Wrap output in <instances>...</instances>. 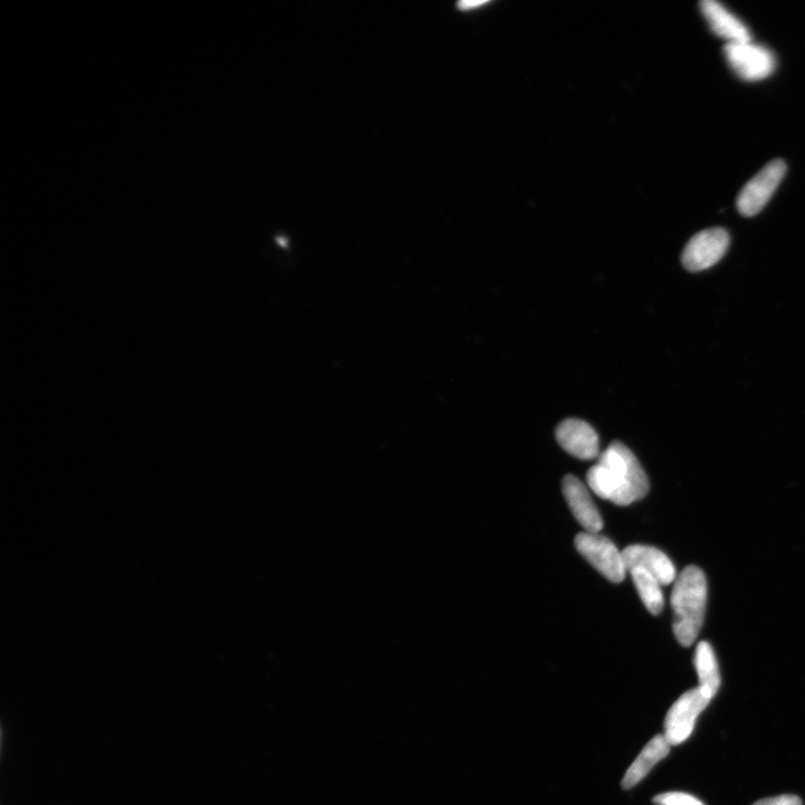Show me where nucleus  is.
Returning a JSON list of instances; mask_svg holds the SVG:
<instances>
[{"label":"nucleus","instance_id":"f257e3e1","mask_svg":"<svg viewBox=\"0 0 805 805\" xmlns=\"http://www.w3.org/2000/svg\"><path fill=\"white\" fill-rule=\"evenodd\" d=\"M596 496L625 507L647 496L649 480L634 454L620 442L602 452L586 476Z\"/></svg>","mask_w":805,"mask_h":805},{"label":"nucleus","instance_id":"f03ea898","mask_svg":"<svg viewBox=\"0 0 805 805\" xmlns=\"http://www.w3.org/2000/svg\"><path fill=\"white\" fill-rule=\"evenodd\" d=\"M674 632L681 646L693 644L703 627L707 605V581L697 566H688L675 581L671 594Z\"/></svg>","mask_w":805,"mask_h":805},{"label":"nucleus","instance_id":"7ed1b4c3","mask_svg":"<svg viewBox=\"0 0 805 805\" xmlns=\"http://www.w3.org/2000/svg\"><path fill=\"white\" fill-rule=\"evenodd\" d=\"M577 551L613 583H621L628 573L622 552L610 538L593 533H581L575 538Z\"/></svg>","mask_w":805,"mask_h":805},{"label":"nucleus","instance_id":"20e7f679","mask_svg":"<svg viewBox=\"0 0 805 805\" xmlns=\"http://www.w3.org/2000/svg\"><path fill=\"white\" fill-rule=\"evenodd\" d=\"M724 55L737 77L747 82L769 78L776 68L774 54L752 41L727 43Z\"/></svg>","mask_w":805,"mask_h":805},{"label":"nucleus","instance_id":"39448f33","mask_svg":"<svg viewBox=\"0 0 805 805\" xmlns=\"http://www.w3.org/2000/svg\"><path fill=\"white\" fill-rule=\"evenodd\" d=\"M710 699L699 687L686 691L671 706L665 721V737L671 746L683 744L693 734L698 716Z\"/></svg>","mask_w":805,"mask_h":805},{"label":"nucleus","instance_id":"423d86ee","mask_svg":"<svg viewBox=\"0 0 805 805\" xmlns=\"http://www.w3.org/2000/svg\"><path fill=\"white\" fill-rule=\"evenodd\" d=\"M785 173L786 164L784 160L775 159L770 164H767L759 174L743 187L742 192L738 195V212L746 217L759 214L771 200Z\"/></svg>","mask_w":805,"mask_h":805},{"label":"nucleus","instance_id":"0eeeda50","mask_svg":"<svg viewBox=\"0 0 805 805\" xmlns=\"http://www.w3.org/2000/svg\"><path fill=\"white\" fill-rule=\"evenodd\" d=\"M729 234L724 229H709L699 232L691 239L683 253L684 267L691 272L704 271L714 267L727 252Z\"/></svg>","mask_w":805,"mask_h":805},{"label":"nucleus","instance_id":"6e6552de","mask_svg":"<svg viewBox=\"0 0 805 805\" xmlns=\"http://www.w3.org/2000/svg\"><path fill=\"white\" fill-rule=\"evenodd\" d=\"M556 438L561 447L573 457L592 460L600 456V440L590 424L568 419L558 425Z\"/></svg>","mask_w":805,"mask_h":805},{"label":"nucleus","instance_id":"1a4fd4ad","mask_svg":"<svg viewBox=\"0 0 805 805\" xmlns=\"http://www.w3.org/2000/svg\"><path fill=\"white\" fill-rule=\"evenodd\" d=\"M622 555L628 572L632 568H642L655 576L664 586L675 583L677 579L674 563L658 548L647 545H630L623 549Z\"/></svg>","mask_w":805,"mask_h":805},{"label":"nucleus","instance_id":"9d476101","mask_svg":"<svg viewBox=\"0 0 805 805\" xmlns=\"http://www.w3.org/2000/svg\"><path fill=\"white\" fill-rule=\"evenodd\" d=\"M563 494L574 517L585 529V532L600 533L603 528V519L584 483L575 476H566L563 480Z\"/></svg>","mask_w":805,"mask_h":805},{"label":"nucleus","instance_id":"9b49d317","mask_svg":"<svg viewBox=\"0 0 805 805\" xmlns=\"http://www.w3.org/2000/svg\"><path fill=\"white\" fill-rule=\"evenodd\" d=\"M699 7L710 30L717 36L723 37L728 43L752 41L747 26L721 3L716 0H703L699 3Z\"/></svg>","mask_w":805,"mask_h":805},{"label":"nucleus","instance_id":"f8f14e48","mask_svg":"<svg viewBox=\"0 0 805 805\" xmlns=\"http://www.w3.org/2000/svg\"><path fill=\"white\" fill-rule=\"evenodd\" d=\"M670 746L665 735H657L652 738L625 773L622 788L630 790L646 778L653 767L669 754Z\"/></svg>","mask_w":805,"mask_h":805},{"label":"nucleus","instance_id":"ddd939ff","mask_svg":"<svg viewBox=\"0 0 805 805\" xmlns=\"http://www.w3.org/2000/svg\"><path fill=\"white\" fill-rule=\"evenodd\" d=\"M694 664L699 680L698 687L710 699H713L719 687H721V675H719L715 652L708 642L702 641L698 643Z\"/></svg>","mask_w":805,"mask_h":805},{"label":"nucleus","instance_id":"4468645a","mask_svg":"<svg viewBox=\"0 0 805 805\" xmlns=\"http://www.w3.org/2000/svg\"><path fill=\"white\" fill-rule=\"evenodd\" d=\"M628 573L632 577L634 586L648 611L653 615H658L664 610L665 596L662 592V585L655 576L642 570V568H632Z\"/></svg>","mask_w":805,"mask_h":805},{"label":"nucleus","instance_id":"2eb2a0df","mask_svg":"<svg viewBox=\"0 0 805 805\" xmlns=\"http://www.w3.org/2000/svg\"><path fill=\"white\" fill-rule=\"evenodd\" d=\"M656 805H705L702 801L684 792H667L653 799Z\"/></svg>","mask_w":805,"mask_h":805},{"label":"nucleus","instance_id":"dca6fc26","mask_svg":"<svg viewBox=\"0 0 805 805\" xmlns=\"http://www.w3.org/2000/svg\"><path fill=\"white\" fill-rule=\"evenodd\" d=\"M753 805H802V801L797 795H781V797L761 800Z\"/></svg>","mask_w":805,"mask_h":805},{"label":"nucleus","instance_id":"f3484780","mask_svg":"<svg viewBox=\"0 0 805 805\" xmlns=\"http://www.w3.org/2000/svg\"><path fill=\"white\" fill-rule=\"evenodd\" d=\"M485 4H487V2H461L458 4V7L462 9V11H469V9L473 7L476 8Z\"/></svg>","mask_w":805,"mask_h":805}]
</instances>
